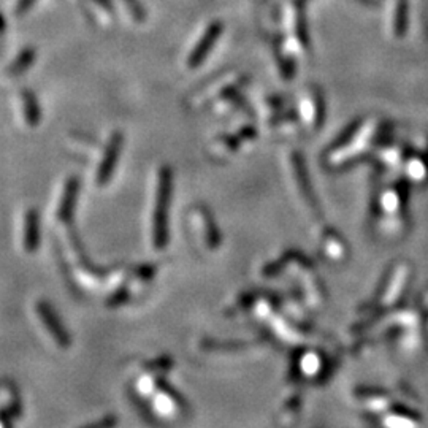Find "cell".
<instances>
[{"label": "cell", "instance_id": "6da1fadb", "mask_svg": "<svg viewBox=\"0 0 428 428\" xmlns=\"http://www.w3.org/2000/svg\"><path fill=\"white\" fill-rule=\"evenodd\" d=\"M171 194V176L170 171L164 169L159 180L158 203L154 210V246L164 248L169 242V227H167V217H169Z\"/></svg>", "mask_w": 428, "mask_h": 428}, {"label": "cell", "instance_id": "7a4b0ae2", "mask_svg": "<svg viewBox=\"0 0 428 428\" xmlns=\"http://www.w3.org/2000/svg\"><path fill=\"white\" fill-rule=\"evenodd\" d=\"M36 310H39V316L40 319L45 322L46 328H48L51 335L54 336V339L57 343H59V346L62 347H67L70 344V336L69 333H65L64 328H62V323L61 321L57 319V316L53 312V310H51L50 305H46L41 301V303H39V306H36Z\"/></svg>", "mask_w": 428, "mask_h": 428}, {"label": "cell", "instance_id": "3957f363", "mask_svg": "<svg viewBox=\"0 0 428 428\" xmlns=\"http://www.w3.org/2000/svg\"><path fill=\"white\" fill-rule=\"evenodd\" d=\"M121 146H122L121 133H114L111 142H109L108 145V149L105 153V158H103L100 169H98V176H97L98 184H105V182L109 180V176H111L114 165H116L118 158H119V153H121Z\"/></svg>", "mask_w": 428, "mask_h": 428}, {"label": "cell", "instance_id": "277c9868", "mask_svg": "<svg viewBox=\"0 0 428 428\" xmlns=\"http://www.w3.org/2000/svg\"><path fill=\"white\" fill-rule=\"evenodd\" d=\"M24 244L29 253H34L39 246V216L35 210H30L25 216V232H24Z\"/></svg>", "mask_w": 428, "mask_h": 428}, {"label": "cell", "instance_id": "5b68a950", "mask_svg": "<svg viewBox=\"0 0 428 428\" xmlns=\"http://www.w3.org/2000/svg\"><path fill=\"white\" fill-rule=\"evenodd\" d=\"M76 181L72 180L69 182V186H67V194L64 197V202H62V206L59 210V217L61 219H70V214H72V208H73V200H75V195H76Z\"/></svg>", "mask_w": 428, "mask_h": 428}, {"label": "cell", "instance_id": "8992f818", "mask_svg": "<svg viewBox=\"0 0 428 428\" xmlns=\"http://www.w3.org/2000/svg\"><path fill=\"white\" fill-rule=\"evenodd\" d=\"M24 102H25V116H28V121L30 122V125H35L36 121H39L40 114H39V111H36L32 94H25Z\"/></svg>", "mask_w": 428, "mask_h": 428}]
</instances>
